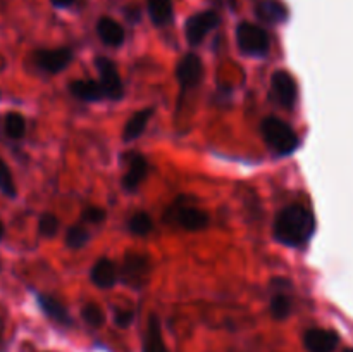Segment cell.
I'll use <instances>...</instances> for the list:
<instances>
[{
	"label": "cell",
	"instance_id": "6da1fadb",
	"mask_svg": "<svg viewBox=\"0 0 353 352\" xmlns=\"http://www.w3.org/2000/svg\"><path fill=\"white\" fill-rule=\"evenodd\" d=\"M314 230H316L314 214L300 204H292V206L285 207L276 216L274 226H272L276 240L288 247L305 245L312 238Z\"/></svg>",
	"mask_w": 353,
	"mask_h": 352
},
{
	"label": "cell",
	"instance_id": "7a4b0ae2",
	"mask_svg": "<svg viewBox=\"0 0 353 352\" xmlns=\"http://www.w3.org/2000/svg\"><path fill=\"white\" fill-rule=\"evenodd\" d=\"M261 133L268 147L276 155H290L299 147V137L286 121L268 116L261 124Z\"/></svg>",
	"mask_w": 353,
	"mask_h": 352
},
{
	"label": "cell",
	"instance_id": "3957f363",
	"mask_svg": "<svg viewBox=\"0 0 353 352\" xmlns=\"http://www.w3.org/2000/svg\"><path fill=\"white\" fill-rule=\"evenodd\" d=\"M165 221L186 231H200L209 224V214L196 206L188 204L186 197L176 200L165 213Z\"/></svg>",
	"mask_w": 353,
	"mask_h": 352
},
{
	"label": "cell",
	"instance_id": "277c9868",
	"mask_svg": "<svg viewBox=\"0 0 353 352\" xmlns=\"http://www.w3.org/2000/svg\"><path fill=\"white\" fill-rule=\"evenodd\" d=\"M152 262L147 254L141 252H128L121 266V282L130 289H141L150 278Z\"/></svg>",
	"mask_w": 353,
	"mask_h": 352
},
{
	"label": "cell",
	"instance_id": "5b68a950",
	"mask_svg": "<svg viewBox=\"0 0 353 352\" xmlns=\"http://www.w3.org/2000/svg\"><path fill=\"white\" fill-rule=\"evenodd\" d=\"M236 41L241 54L252 57H262L268 54L271 41L264 28L254 23H241L236 30Z\"/></svg>",
	"mask_w": 353,
	"mask_h": 352
},
{
	"label": "cell",
	"instance_id": "8992f818",
	"mask_svg": "<svg viewBox=\"0 0 353 352\" xmlns=\"http://www.w3.org/2000/svg\"><path fill=\"white\" fill-rule=\"evenodd\" d=\"M97 71L100 76V86L103 90L105 99L110 100H121L124 97V85L121 79L119 71L114 66V62L107 57H97L95 59Z\"/></svg>",
	"mask_w": 353,
	"mask_h": 352
},
{
	"label": "cell",
	"instance_id": "52a82bcc",
	"mask_svg": "<svg viewBox=\"0 0 353 352\" xmlns=\"http://www.w3.org/2000/svg\"><path fill=\"white\" fill-rule=\"evenodd\" d=\"M219 24V16L214 10H205V12H199L195 16L190 17L185 24V37L190 45H200L205 40L207 35L217 28Z\"/></svg>",
	"mask_w": 353,
	"mask_h": 352
},
{
	"label": "cell",
	"instance_id": "ba28073f",
	"mask_svg": "<svg viewBox=\"0 0 353 352\" xmlns=\"http://www.w3.org/2000/svg\"><path fill=\"white\" fill-rule=\"evenodd\" d=\"M296 83L286 71H276L271 76V99L285 109H293L296 102Z\"/></svg>",
	"mask_w": 353,
	"mask_h": 352
},
{
	"label": "cell",
	"instance_id": "9c48e42d",
	"mask_svg": "<svg viewBox=\"0 0 353 352\" xmlns=\"http://www.w3.org/2000/svg\"><path fill=\"white\" fill-rule=\"evenodd\" d=\"M34 64L41 69L55 75L61 72L71 64L72 61V52L71 48L61 47V48H43V50H37L33 55Z\"/></svg>",
	"mask_w": 353,
	"mask_h": 352
},
{
	"label": "cell",
	"instance_id": "30bf717a",
	"mask_svg": "<svg viewBox=\"0 0 353 352\" xmlns=\"http://www.w3.org/2000/svg\"><path fill=\"white\" fill-rule=\"evenodd\" d=\"M203 78L202 59L196 54H186L176 66V79H178L181 90L195 88L200 85Z\"/></svg>",
	"mask_w": 353,
	"mask_h": 352
},
{
	"label": "cell",
	"instance_id": "8fae6325",
	"mask_svg": "<svg viewBox=\"0 0 353 352\" xmlns=\"http://www.w3.org/2000/svg\"><path fill=\"white\" fill-rule=\"evenodd\" d=\"M124 162H126V171L123 176V188L133 193L147 178L148 161L141 154H130L128 157H124Z\"/></svg>",
	"mask_w": 353,
	"mask_h": 352
},
{
	"label": "cell",
	"instance_id": "7c38bea8",
	"mask_svg": "<svg viewBox=\"0 0 353 352\" xmlns=\"http://www.w3.org/2000/svg\"><path fill=\"white\" fill-rule=\"evenodd\" d=\"M336 331L326 330V328H310L303 335V345L309 352H334L338 347Z\"/></svg>",
	"mask_w": 353,
	"mask_h": 352
},
{
	"label": "cell",
	"instance_id": "4fadbf2b",
	"mask_svg": "<svg viewBox=\"0 0 353 352\" xmlns=\"http://www.w3.org/2000/svg\"><path fill=\"white\" fill-rule=\"evenodd\" d=\"M90 280L99 289H112L119 280V273H117L116 264L109 257H100L90 269Z\"/></svg>",
	"mask_w": 353,
	"mask_h": 352
},
{
	"label": "cell",
	"instance_id": "5bb4252c",
	"mask_svg": "<svg viewBox=\"0 0 353 352\" xmlns=\"http://www.w3.org/2000/svg\"><path fill=\"white\" fill-rule=\"evenodd\" d=\"M97 33L107 47H119L124 41V28L112 17H102L97 24Z\"/></svg>",
	"mask_w": 353,
	"mask_h": 352
},
{
	"label": "cell",
	"instance_id": "9a60e30c",
	"mask_svg": "<svg viewBox=\"0 0 353 352\" xmlns=\"http://www.w3.org/2000/svg\"><path fill=\"white\" fill-rule=\"evenodd\" d=\"M152 116H154V107H145V109L134 113L133 116L128 119V123L124 124L123 140L124 141L137 140V138L145 131V128H147L148 121L152 119Z\"/></svg>",
	"mask_w": 353,
	"mask_h": 352
},
{
	"label": "cell",
	"instance_id": "2e32d148",
	"mask_svg": "<svg viewBox=\"0 0 353 352\" xmlns=\"http://www.w3.org/2000/svg\"><path fill=\"white\" fill-rule=\"evenodd\" d=\"M69 90L76 99L83 100V102H99V100L105 99L100 83L93 81V79H76L69 85Z\"/></svg>",
	"mask_w": 353,
	"mask_h": 352
},
{
	"label": "cell",
	"instance_id": "e0dca14e",
	"mask_svg": "<svg viewBox=\"0 0 353 352\" xmlns=\"http://www.w3.org/2000/svg\"><path fill=\"white\" fill-rule=\"evenodd\" d=\"M143 352H168L164 337H162L161 321L155 314L148 317L147 331L143 338Z\"/></svg>",
	"mask_w": 353,
	"mask_h": 352
},
{
	"label": "cell",
	"instance_id": "ac0fdd59",
	"mask_svg": "<svg viewBox=\"0 0 353 352\" xmlns=\"http://www.w3.org/2000/svg\"><path fill=\"white\" fill-rule=\"evenodd\" d=\"M37 300H38V306L41 307V311H43L45 314H47L50 320L57 321V323L61 324H71L72 320H71V314H69V311L65 309L64 304L59 302L55 297H50V295H43V293H38L37 295Z\"/></svg>",
	"mask_w": 353,
	"mask_h": 352
},
{
	"label": "cell",
	"instance_id": "d6986e66",
	"mask_svg": "<svg viewBox=\"0 0 353 352\" xmlns=\"http://www.w3.org/2000/svg\"><path fill=\"white\" fill-rule=\"evenodd\" d=\"M255 12L264 23L279 24L288 17V10L279 0H259Z\"/></svg>",
	"mask_w": 353,
	"mask_h": 352
},
{
	"label": "cell",
	"instance_id": "ffe728a7",
	"mask_svg": "<svg viewBox=\"0 0 353 352\" xmlns=\"http://www.w3.org/2000/svg\"><path fill=\"white\" fill-rule=\"evenodd\" d=\"M147 7L150 19L157 26H165L172 21V0H147Z\"/></svg>",
	"mask_w": 353,
	"mask_h": 352
},
{
	"label": "cell",
	"instance_id": "44dd1931",
	"mask_svg": "<svg viewBox=\"0 0 353 352\" xmlns=\"http://www.w3.org/2000/svg\"><path fill=\"white\" fill-rule=\"evenodd\" d=\"M3 133L9 138H23L26 133V119H24L23 114L19 113H7L3 116Z\"/></svg>",
	"mask_w": 353,
	"mask_h": 352
},
{
	"label": "cell",
	"instance_id": "7402d4cb",
	"mask_svg": "<svg viewBox=\"0 0 353 352\" xmlns=\"http://www.w3.org/2000/svg\"><path fill=\"white\" fill-rule=\"evenodd\" d=\"M128 230L134 237H147V235H150V231L154 230V221H152L150 214L143 213V211L134 213L130 217V221H128Z\"/></svg>",
	"mask_w": 353,
	"mask_h": 352
},
{
	"label": "cell",
	"instance_id": "603a6c76",
	"mask_svg": "<svg viewBox=\"0 0 353 352\" xmlns=\"http://www.w3.org/2000/svg\"><path fill=\"white\" fill-rule=\"evenodd\" d=\"M292 299H290L288 295H285V293H278V295H274L271 299L269 309H271V316L274 317V320L283 321L292 314Z\"/></svg>",
	"mask_w": 353,
	"mask_h": 352
},
{
	"label": "cell",
	"instance_id": "cb8c5ba5",
	"mask_svg": "<svg viewBox=\"0 0 353 352\" xmlns=\"http://www.w3.org/2000/svg\"><path fill=\"white\" fill-rule=\"evenodd\" d=\"M88 240H90V231L86 230V228L79 226V224H74V226H71L68 231H65L64 242L69 248L85 247V245L88 244Z\"/></svg>",
	"mask_w": 353,
	"mask_h": 352
},
{
	"label": "cell",
	"instance_id": "d4e9b609",
	"mask_svg": "<svg viewBox=\"0 0 353 352\" xmlns=\"http://www.w3.org/2000/svg\"><path fill=\"white\" fill-rule=\"evenodd\" d=\"M0 192L9 199H14L17 195L16 183H14L12 173H10L9 166L6 164L2 157H0Z\"/></svg>",
	"mask_w": 353,
	"mask_h": 352
},
{
	"label": "cell",
	"instance_id": "484cf974",
	"mask_svg": "<svg viewBox=\"0 0 353 352\" xmlns=\"http://www.w3.org/2000/svg\"><path fill=\"white\" fill-rule=\"evenodd\" d=\"M59 231V219L55 214L43 213L38 219V233L45 238L55 237Z\"/></svg>",
	"mask_w": 353,
	"mask_h": 352
},
{
	"label": "cell",
	"instance_id": "4316f807",
	"mask_svg": "<svg viewBox=\"0 0 353 352\" xmlns=\"http://www.w3.org/2000/svg\"><path fill=\"white\" fill-rule=\"evenodd\" d=\"M81 316H83V320H85V323L88 324V326H93V328L102 326L103 321H105V314H103V311L100 309V306H97V304H93V302L86 304V306L83 307Z\"/></svg>",
	"mask_w": 353,
	"mask_h": 352
},
{
	"label": "cell",
	"instance_id": "83f0119b",
	"mask_svg": "<svg viewBox=\"0 0 353 352\" xmlns=\"http://www.w3.org/2000/svg\"><path fill=\"white\" fill-rule=\"evenodd\" d=\"M83 219L86 221V223H93V224H99V223H103L107 217L105 211L102 209V207H97V206H92L88 207V209L83 211Z\"/></svg>",
	"mask_w": 353,
	"mask_h": 352
},
{
	"label": "cell",
	"instance_id": "f1b7e54d",
	"mask_svg": "<svg viewBox=\"0 0 353 352\" xmlns=\"http://www.w3.org/2000/svg\"><path fill=\"white\" fill-rule=\"evenodd\" d=\"M134 313L130 309H117L116 314H114V323L119 328H128L131 323H133Z\"/></svg>",
	"mask_w": 353,
	"mask_h": 352
},
{
	"label": "cell",
	"instance_id": "f546056e",
	"mask_svg": "<svg viewBox=\"0 0 353 352\" xmlns=\"http://www.w3.org/2000/svg\"><path fill=\"white\" fill-rule=\"evenodd\" d=\"M55 7H69L74 0H50Z\"/></svg>",
	"mask_w": 353,
	"mask_h": 352
},
{
	"label": "cell",
	"instance_id": "4dcf8cb0",
	"mask_svg": "<svg viewBox=\"0 0 353 352\" xmlns=\"http://www.w3.org/2000/svg\"><path fill=\"white\" fill-rule=\"evenodd\" d=\"M3 231H6V228H3V223H2V221H0V240H2V238H3ZM0 268H2V266H0Z\"/></svg>",
	"mask_w": 353,
	"mask_h": 352
},
{
	"label": "cell",
	"instance_id": "1f68e13d",
	"mask_svg": "<svg viewBox=\"0 0 353 352\" xmlns=\"http://www.w3.org/2000/svg\"><path fill=\"white\" fill-rule=\"evenodd\" d=\"M0 342H2V323H0Z\"/></svg>",
	"mask_w": 353,
	"mask_h": 352
},
{
	"label": "cell",
	"instance_id": "d6a6232c",
	"mask_svg": "<svg viewBox=\"0 0 353 352\" xmlns=\"http://www.w3.org/2000/svg\"><path fill=\"white\" fill-rule=\"evenodd\" d=\"M345 352H353V349H347V351H345Z\"/></svg>",
	"mask_w": 353,
	"mask_h": 352
}]
</instances>
